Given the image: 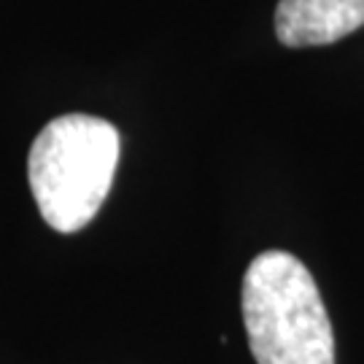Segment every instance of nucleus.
<instances>
[{
  "instance_id": "obj_1",
  "label": "nucleus",
  "mask_w": 364,
  "mask_h": 364,
  "mask_svg": "<svg viewBox=\"0 0 364 364\" xmlns=\"http://www.w3.org/2000/svg\"><path fill=\"white\" fill-rule=\"evenodd\" d=\"M122 138L100 117L65 114L36 135L27 178L43 221L57 232H78L103 208L114 186Z\"/></svg>"
},
{
  "instance_id": "obj_2",
  "label": "nucleus",
  "mask_w": 364,
  "mask_h": 364,
  "mask_svg": "<svg viewBox=\"0 0 364 364\" xmlns=\"http://www.w3.org/2000/svg\"><path fill=\"white\" fill-rule=\"evenodd\" d=\"M243 324L257 364H335V329L311 270L281 248L243 275Z\"/></svg>"
},
{
  "instance_id": "obj_3",
  "label": "nucleus",
  "mask_w": 364,
  "mask_h": 364,
  "mask_svg": "<svg viewBox=\"0 0 364 364\" xmlns=\"http://www.w3.org/2000/svg\"><path fill=\"white\" fill-rule=\"evenodd\" d=\"M364 25V0H281L275 36L289 49L326 46Z\"/></svg>"
}]
</instances>
